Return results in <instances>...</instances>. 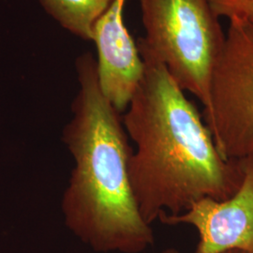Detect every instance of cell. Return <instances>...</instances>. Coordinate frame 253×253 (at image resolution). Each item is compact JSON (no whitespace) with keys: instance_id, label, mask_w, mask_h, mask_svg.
I'll return each instance as SVG.
<instances>
[{"instance_id":"ba28073f","label":"cell","mask_w":253,"mask_h":253,"mask_svg":"<svg viewBox=\"0 0 253 253\" xmlns=\"http://www.w3.org/2000/svg\"><path fill=\"white\" fill-rule=\"evenodd\" d=\"M217 17L229 21L247 20L250 0H208Z\"/></svg>"},{"instance_id":"9c48e42d","label":"cell","mask_w":253,"mask_h":253,"mask_svg":"<svg viewBox=\"0 0 253 253\" xmlns=\"http://www.w3.org/2000/svg\"><path fill=\"white\" fill-rule=\"evenodd\" d=\"M247 21H249L253 26V0H250L249 8H248V14H247Z\"/></svg>"},{"instance_id":"7a4b0ae2","label":"cell","mask_w":253,"mask_h":253,"mask_svg":"<svg viewBox=\"0 0 253 253\" xmlns=\"http://www.w3.org/2000/svg\"><path fill=\"white\" fill-rule=\"evenodd\" d=\"M75 70L79 87L62 133L74 161L61 201L65 224L97 253H142L153 245V231L131 190L122 118L100 90L93 54L77 57Z\"/></svg>"},{"instance_id":"5b68a950","label":"cell","mask_w":253,"mask_h":253,"mask_svg":"<svg viewBox=\"0 0 253 253\" xmlns=\"http://www.w3.org/2000/svg\"><path fill=\"white\" fill-rule=\"evenodd\" d=\"M243 165V180L232 197L204 198L179 215L163 213L161 222L195 227L200 237L195 253H253V157L244 160Z\"/></svg>"},{"instance_id":"52a82bcc","label":"cell","mask_w":253,"mask_h":253,"mask_svg":"<svg viewBox=\"0 0 253 253\" xmlns=\"http://www.w3.org/2000/svg\"><path fill=\"white\" fill-rule=\"evenodd\" d=\"M42 9L64 29L92 41L93 29L114 0H38Z\"/></svg>"},{"instance_id":"6da1fadb","label":"cell","mask_w":253,"mask_h":253,"mask_svg":"<svg viewBox=\"0 0 253 253\" xmlns=\"http://www.w3.org/2000/svg\"><path fill=\"white\" fill-rule=\"evenodd\" d=\"M144 73L122 118L135 144L128 172L143 219L179 215L204 198L223 201L239 189L243 161H228L217 150L198 110L165 66L138 45Z\"/></svg>"},{"instance_id":"277c9868","label":"cell","mask_w":253,"mask_h":253,"mask_svg":"<svg viewBox=\"0 0 253 253\" xmlns=\"http://www.w3.org/2000/svg\"><path fill=\"white\" fill-rule=\"evenodd\" d=\"M229 23L204 117L220 155L244 161L253 157V26L247 20Z\"/></svg>"},{"instance_id":"30bf717a","label":"cell","mask_w":253,"mask_h":253,"mask_svg":"<svg viewBox=\"0 0 253 253\" xmlns=\"http://www.w3.org/2000/svg\"><path fill=\"white\" fill-rule=\"evenodd\" d=\"M161 253H179V252L174 248H169V249H166L165 251H163Z\"/></svg>"},{"instance_id":"8992f818","label":"cell","mask_w":253,"mask_h":253,"mask_svg":"<svg viewBox=\"0 0 253 253\" xmlns=\"http://www.w3.org/2000/svg\"><path fill=\"white\" fill-rule=\"evenodd\" d=\"M126 0H114L93 29L98 52L97 71L100 90L121 114L127 108L144 73L137 43L124 22Z\"/></svg>"},{"instance_id":"3957f363","label":"cell","mask_w":253,"mask_h":253,"mask_svg":"<svg viewBox=\"0 0 253 253\" xmlns=\"http://www.w3.org/2000/svg\"><path fill=\"white\" fill-rule=\"evenodd\" d=\"M145 36L137 44L165 66L183 91L210 106L214 67L225 35L208 0H140Z\"/></svg>"},{"instance_id":"8fae6325","label":"cell","mask_w":253,"mask_h":253,"mask_svg":"<svg viewBox=\"0 0 253 253\" xmlns=\"http://www.w3.org/2000/svg\"><path fill=\"white\" fill-rule=\"evenodd\" d=\"M245 253V252H242V251H230V252H227V253Z\"/></svg>"}]
</instances>
